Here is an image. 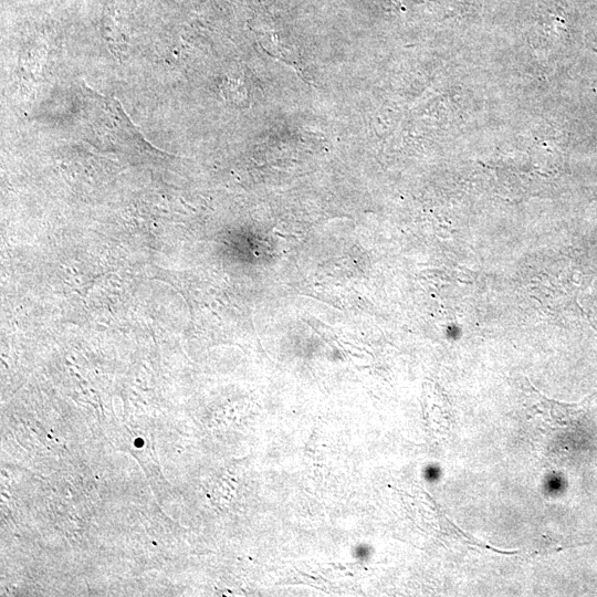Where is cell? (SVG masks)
<instances>
[{
	"mask_svg": "<svg viewBox=\"0 0 597 597\" xmlns=\"http://www.w3.org/2000/svg\"><path fill=\"white\" fill-rule=\"evenodd\" d=\"M354 558L359 561H365L370 558V548L366 546H359L353 552Z\"/></svg>",
	"mask_w": 597,
	"mask_h": 597,
	"instance_id": "6da1fadb",
	"label": "cell"
}]
</instances>
